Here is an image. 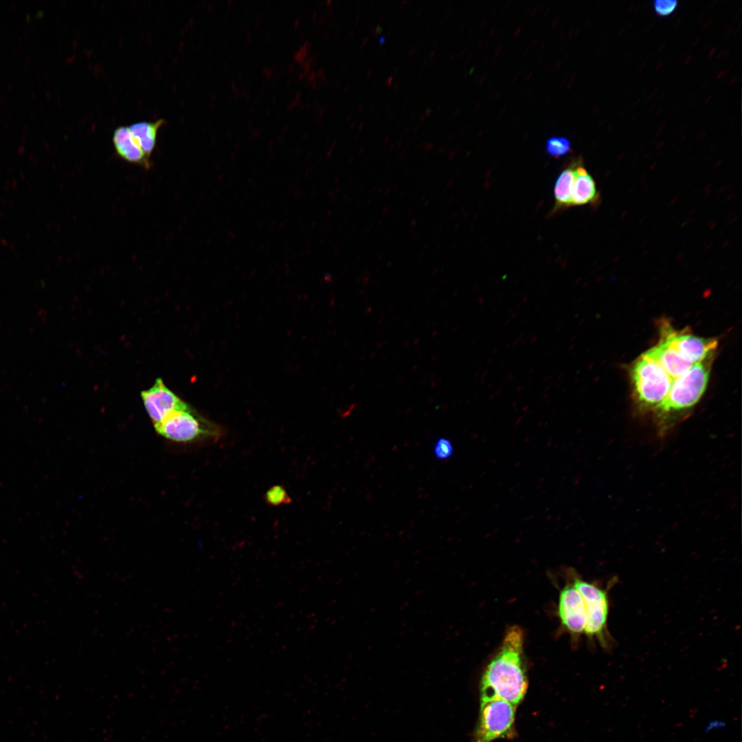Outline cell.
<instances>
[{
  "label": "cell",
  "mask_w": 742,
  "mask_h": 742,
  "mask_svg": "<svg viewBox=\"0 0 742 742\" xmlns=\"http://www.w3.org/2000/svg\"><path fill=\"white\" fill-rule=\"evenodd\" d=\"M527 688L524 633L519 627L513 626L507 630L499 649L483 672L480 699L497 698L517 706Z\"/></svg>",
  "instance_id": "6da1fadb"
},
{
  "label": "cell",
  "mask_w": 742,
  "mask_h": 742,
  "mask_svg": "<svg viewBox=\"0 0 742 742\" xmlns=\"http://www.w3.org/2000/svg\"><path fill=\"white\" fill-rule=\"evenodd\" d=\"M710 368L700 362L694 364L683 375L673 379L671 390L664 401L654 411L657 431L665 436L672 427V417L694 406L706 388Z\"/></svg>",
  "instance_id": "7a4b0ae2"
},
{
  "label": "cell",
  "mask_w": 742,
  "mask_h": 742,
  "mask_svg": "<svg viewBox=\"0 0 742 742\" xmlns=\"http://www.w3.org/2000/svg\"><path fill=\"white\" fill-rule=\"evenodd\" d=\"M569 577L584 602L587 615L585 635L589 639H596L603 649L609 650L614 644V640L607 629L609 591L617 583V577H613L605 589L594 583L583 579L573 570L569 571Z\"/></svg>",
  "instance_id": "3957f363"
},
{
  "label": "cell",
  "mask_w": 742,
  "mask_h": 742,
  "mask_svg": "<svg viewBox=\"0 0 742 742\" xmlns=\"http://www.w3.org/2000/svg\"><path fill=\"white\" fill-rule=\"evenodd\" d=\"M154 427L164 438L179 443L216 441L223 435L218 425L201 416L189 405L173 412Z\"/></svg>",
  "instance_id": "277c9868"
},
{
  "label": "cell",
  "mask_w": 742,
  "mask_h": 742,
  "mask_svg": "<svg viewBox=\"0 0 742 742\" xmlns=\"http://www.w3.org/2000/svg\"><path fill=\"white\" fill-rule=\"evenodd\" d=\"M635 396L643 409L654 410L666 398L673 379L654 359L642 354L631 370Z\"/></svg>",
  "instance_id": "5b68a950"
},
{
  "label": "cell",
  "mask_w": 742,
  "mask_h": 742,
  "mask_svg": "<svg viewBox=\"0 0 742 742\" xmlns=\"http://www.w3.org/2000/svg\"><path fill=\"white\" fill-rule=\"evenodd\" d=\"M514 705L503 699L481 700L478 724L473 742H492L513 737L515 719Z\"/></svg>",
  "instance_id": "8992f818"
},
{
  "label": "cell",
  "mask_w": 742,
  "mask_h": 742,
  "mask_svg": "<svg viewBox=\"0 0 742 742\" xmlns=\"http://www.w3.org/2000/svg\"><path fill=\"white\" fill-rule=\"evenodd\" d=\"M558 616L561 625L573 638H578L587 625V615L582 596L574 585L567 583L561 590L558 603Z\"/></svg>",
  "instance_id": "52a82bcc"
},
{
  "label": "cell",
  "mask_w": 742,
  "mask_h": 742,
  "mask_svg": "<svg viewBox=\"0 0 742 742\" xmlns=\"http://www.w3.org/2000/svg\"><path fill=\"white\" fill-rule=\"evenodd\" d=\"M141 397L154 426L161 423L173 412L188 406L164 383L161 379H157L150 388L142 391Z\"/></svg>",
  "instance_id": "ba28073f"
},
{
  "label": "cell",
  "mask_w": 742,
  "mask_h": 742,
  "mask_svg": "<svg viewBox=\"0 0 742 742\" xmlns=\"http://www.w3.org/2000/svg\"><path fill=\"white\" fill-rule=\"evenodd\" d=\"M662 337L683 359L693 364L702 362L718 345L715 339L679 333L670 326L663 329Z\"/></svg>",
  "instance_id": "9c48e42d"
},
{
  "label": "cell",
  "mask_w": 742,
  "mask_h": 742,
  "mask_svg": "<svg viewBox=\"0 0 742 742\" xmlns=\"http://www.w3.org/2000/svg\"><path fill=\"white\" fill-rule=\"evenodd\" d=\"M644 353L657 361L673 379L685 374L694 365L683 359L662 337Z\"/></svg>",
  "instance_id": "30bf717a"
},
{
  "label": "cell",
  "mask_w": 742,
  "mask_h": 742,
  "mask_svg": "<svg viewBox=\"0 0 742 742\" xmlns=\"http://www.w3.org/2000/svg\"><path fill=\"white\" fill-rule=\"evenodd\" d=\"M113 144L116 153L126 161L145 169L151 166L150 158L142 150L128 126H119L113 132Z\"/></svg>",
  "instance_id": "8fae6325"
},
{
  "label": "cell",
  "mask_w": 742,
  "mask_h": 742,
  "mask_svg": "<svg viewBox=\"0 0 742 742\" xmlns=\"http://www.w3.org/2000/svg\"><path fill=\"white\" fill-rule=\"evenodd\" d=\"M599 199V192L592 176L585 168L583 161L576 168L574 181L571 206L594 204Z\"/></svg>",
  "instance_id": "7c38bea8"
},
{
  "label": "cell",
  "mask_w": 742,
  "mask_h": 742,
  "mask_svg": "<svg viewBox=\"0 0 742 742\" xmlns=\"http://www.w3.org/2000/svg\"><path fill=\"white\" fill-rule=\"evenodd\" d=\"M582 161L581 158L572 159L556 177L554 186L555 204L552 212L571 206V193L576 168Z\"/></svg>",
  "instance_id": "4fadbf2b"
},
{
  "label": "cell",
  "mask_w": 742,
  "mask_h": 742,
  "mask_svg": "<svg viewBox=\"0 0 742 742\" xmlns=\"http://www.w3.org/2000/svg\"><path fill=\"white\" fill-rule=\"evenodd\" d=\"M165 122L164 120L160 119L156 122H140L128 126L132 136L149 158L156 146L158 131Z\"/></svg>",
  "instance_id": "5bb4252c"
},
{
  "label": "cell",
  "mask_w": 742,
  "mask_h": 742,
  "mask_svg": "<svg viewBox=\"0 0 742 742\" xmlns=\"http://www.w3.org/2000/svg\"><path fill=\"white\" fill-rule=\"evenodd\" d=\"M546 150L551 157L559 158L571 153V142L565 137H552L546 141Z\"/></svg>",
  "instance_id": "9a60e30c"
},
{
  "label": "cell",
  "mask_w": 742,
  "mask_h": 742,
  "mask_svg": "<svg viewBox=\"0 0 742 742\" xmlns=\"http://www.w3.org/2000/svg\"><path fill=\"white\" fill-rule=\"evenodd\" d=\"M264 498L267 504L273 506L289 504L292 501L286 489L281 485H275L269 488Z\"/></svg>",
  "instance_id": "2e32d148"
},
{
  "label": "cell",
  "mask_w": 742,
  "mask_h": 742,
  "mask_svg": "<svg viewBox=\"0 0 742 742\" xmlns=\"http://www.w3.org/2000/svg\"><path fill=\"white\" fill-rule=\"evenodd\" d=\"M678 7L675 0H656L653 2L655 13L659 16L665 17L673 14Z\"/></svg>",
  "instance_id": "e0dca14e"
},
{
  "label": "cell",
  "mask_w": 742,
  "mask_h": 742,
  "mask_svg": "<svg viewBox=\"0 0 742 742\" xmlns=\"http://www.w3.org/2000/svg\"><path fill=\"white\" fill-rule=\"evenodd\" d=\"M434 455L440 460L449 458L453 452V447L449 439L439 438L434 446Z\"/></svg>",
  "instance_id": "ac0fdd59"
},
{
  "label": "cell",
  "mask_w": 742,
  "mask_h": 742,
  "mask_svg": "<svg viewBox=\"0 0 742 742\" xmlns=\"http://www.w3.org/2000/svg\"><path fill=\"white\" fill-rule=\"evenodd\" d=\"M369 41V36H366L362 41L361 45L359 47V51L361 50L363 45Z\"/></svg>",
  "instance_id": "d6986e66"
},
{
  "label": "cell",
  "mask_w": 742,
  "mask_h": 742,
  "mask_svg": "<svg viewBox=\"0 0 742 742\" xmlns=\"http://www.w3.org/2000/svg\"><path fill=\"white\" fill-rule=\"evenodd\" d=\"M373 32H374V34H379V33H380V32H381V27H380L379 25H377V26H376V27L374 28V31H373Z\"/></svg>",
  "instance_id": "ffe728a7"
},
{
  "label": "cell",
  "mask_w": 742,
  "mask_h": 742,
  "mask_svg": "<svg viewBox=\"0 0 742 742\" xmlns=\"http://www.w3.org/2000/svg\"><path fill=\"white\" fill-rule=\"evenodd\" d=\"M424 113L425 116H429L432 113V109L431 108H428L425 110Z\"/></svg>",
  "instance_id": "44dd1931"
},
{
  "label": "cell",
  "mask_w": 742,
  "mask_h": 742,
  "mask_svg": "<svg viewBox=\"0 0 742 742\" xmlns=\"http://www.w3.org/2000/svg\"><path fill=\"white\" fill-rule=\"evenodd\" d=\"M392 79H393V77H392V76H390V77H389V78H387V79L386 80V81H385V85H390V84H391V82H392Z\"/></svg>",
  "instance_id": "7402d4cb"
},
{
  "label": "cell",
  "mask_w": 742,
  "mask_h": 742,
  "mask_svg": "<svg viewBox=\"0 0 742 742\" xmlns=\"http://www.w3.org/2000/svg\"><path fill=\"white\" fill-rule=\"evenodd\" d=\"M425 117V113H420V115H419L418 120H419V121L421 122V121H423Z\"/></svg>",
  "instance_id": "603a6c76"
},
{
  "label": "cell",
  "mask_w": 742,
  "mask_h": 742,
  "mask_svg": "<svg viewBox=\"0 0 742 742\" xmlns=\"http://www.w3.org/2000/svg\"><path fill=\"white\" fill-rule=\"evenodd\" d=\"M435 53H436V52H435L434 50H433V51H432V52H431L430 53V54H429V59H430V60H432V58H433V57H434V56Z\"/></svg>",
  "instance_id": "cb8c5ba5"
},
{
  "label": "cell",
  "mask_w": 742,
  "mask_h": 742,
  "mask_svg": "<svg viewBox=\"0 0 742 742\" xmlns=\"http://www.w3.org/2000/svg\"><path fill=\"white\" fill-rule=\"evenodd\" d=\"M385 36H381V37H380L379 38V43H383L385 41Z\"/></svg>",
  "instance_id": "d4e9b609"
},
{
  "label": "cell",
  "mask_w": 742,
  "mask_h": 742,
  "mask_svg": "<svg viewBox=\"0 0 742 742\" xmlns=\"http://www.w3.org/2000/svg\"><path fill=\"white\" fill-rule=\"evenodd\" d=\"M414 52V48H412V49H409V52H408V56H411V55H412V54H413Z\"/></svg>",
  "instance_id": "484cf974"
},
{
  "label": "cell",
  "mask_w": 742,
  "mask_h": 742,
  "mask_svg": "<svg viewBox=\"0 0 742 742\" xmlns=\"http://www.w3.org/2000/svg\"><path fill=\"white\" fill-rule=\"evenodd\" d=\"M372 69H370V70H369V71H368V74H367V77H368V78L370 77V76L372 75Z\"/></svg>",
  "instance_id": "4316f807"
},
{
  "label": "cell",
  "mask_w": 742,
  "mask_h": 742,
  "mask_svg": "<svg viewBox=\"0 0 742 742\" xmlns=\"http://www.w3.org/2000/svg\"><path fill=\"white\" fill-rule=\"evenodd\" d=\"M374 27H375V25H374V24L371 25L370 26V27H369V29H370V31H374V28H375Z\"/></svg>",
  "instance_id": "83f0119b"
},
{
  "label": "cell",
  "mask_w": 742,
  "mask_h": 742,
  "mask_svg": "<svg viewBox=\"0 0 742 742\" xmlns=\"http://www.w3.org/2000/svg\"><path fill=\"white\" fill-rule=\"evenodd\" d=\"M351 36H352H352H354V31H353V30H352V31H350V32H349V34H348V38H350V37H351Z\"/></svg>",
  "instance_id": "f1b7e54d"
},
{
  "label": "cell",
  "mask_w": 742,
  "mask_h": 742,
  "mask_svg": "<svg viewBox=\"0 0 742 742\" xmlns=\"http://www.w3.org/2000/svg\"><path fill=\"white\" fill-rule=\"evenodd\" d=\"M386 52H387V50L385 49H383L382 52H381L382 56H384L386 54Z\"/></svg>",
  "instance_id": "f546056e"
},
{
  "label": "cell",
  "mask_w": 742,
  "mask_h": 742,
  "mask_svg": "<svg viewBox=\"0 0 742 742\" xmlns=\"http://www.w3.org/2000/svg\"><path fill=\"white\" fill-rule=\"evenodd\" d=\"M363 126H364V124H363V122H361V124H359V130H361V128H362L363 127Z\"/></svg>",
  "instance_id": "4dcf8cb0"
},
{
  "label": "cell",
  "mask_w": 742,
  "mask_h": 742,
  "mask_svg": "<svg viewBox=\"0 0 742 742\" xmlns=\"http://www.w3.org/2000/svg\"><path fill=\"white\" fill-rule=\"evenodd\" d=\"M407 1H406V0L402 1H401V2L400 3H399V7H401V5H402L403 4V3H407Z\"/></svg>",
  "instance_id": "1f68e13d"
},
{
  "label": "cell",
  "mask_w": 742,
  "mask_h": 742,
  "mask_svg": "<svg viewBox=\"0 0 742 742\" xmlns=\"http://www.w3.org/2000/svg\"><path fill=\"white\" fill-rule=\"evenodd\" d=\"M438 38H435V39L434 40V41H433V44H434V45H436V44L437 43V42H438Z\"/></svg>",
  "instance_id": "d6a6232c"
},
{
  "label": "cell",
  "mask_w": 742,
  "mask_h": 742,
  "mask_svg": "<svg viewBox=\"0 0 742 742\" xmlns=\"http://www.w3.org/2000/svg\"><path fill=\"white\" fill-rule=\"evenodd\" d=\"M398 69H399L398 66H396L395 69H394V73L396 74L397 72V71L398 70Z\"/></svg>",
  "instance_id": "836d02e7"
},
{
  "label": "cell",
  "mask_w": 742,
  "mask_h": 742,
  "mask_svg": "<svg viewBox=\"0 0 742 742\" xmlns=\"http://www.w3.org/2000/svg\"><path fill=\"white\" fill-rule=\"evenodd\" d=\"M398 86V83L395 84L394 85V87H393V89L395 91L397 89Z\"/></svg>",
  "instance_id": "e575fe53"
},
{
  "label": "cell",
  "mask_w": 742,
  "mask_h": 742,
  "mask_svg": "<svg viewBox=\"0 0 742 742\" xmlns=\"http://www.w3.org/2000/svg\"><path fill=\"white\" fill-rule=\"evenodd\" d=\"M420 12H421V9L420 8V9H418V10H417V12H416V16H418V15L420 14Z\"/></svg>",
  "instance_id": "d590c367"
},
{
  "label": "cell",
  "mask_w": 742,
  "mask_h": 742,
  "mask_svg": "<svg viewBox=\"0 0 742 742\" xmlns=\"http://www.w3.org/2000/svg\"><path fill=\"white\" fill-rule=\"evenodd\" d=\"M375 106H376V104H372V106H371V108H370V110H371V111H372V110H373V109H374V108H375Z\"/></svg>",
  "instance_id": "8d00e7d4"
},
{
  "label": "cell",
  "mask_w": 742,
  "mask_h": 742,
  "mask_svg": "<svg viewBox=\"0 0 742 742\" xmlns=\"http://www.w3.org/2000/svg\"><path fill=\"white\" fill-rule=\"evenodd\" d=\"M362 108H363V105H362V104H361V105H360V106H359L358 109H357V110H358V111H361V109H362Z\"/></svg>",
  "instance_id": "74e56055"
},
{
  "label": "cell",
  "mask_w": 742,
  "mask_h": 742,
  "mask_svg": "<svg viewBox=\"0 0 742 742\" xmlns=\"http://www.w3.org/2000/svg\"><path fill=\"white\" fill-rule=\"evenodd\" d=\"M414 117H415V114L412 115V116L410 117V120H414Z\"/></svg>",
  "instance_id": "f35d334b"
},
{
  "label": "cell",
  "mask_w": 742,
  "mask_h": 742,
  "mask_svg": "<svg viewBox=\"0 0 742 742\" xmlns=\"http://www.w3.org/2000/svg\"><path fill=\"white\" fill-rule=\"evenodd\" d=\"M393 117H394V115H393V114H391V115H390V117H389V118H390V120H392V119H393Z\"/></svg>",
  "instance_id": "ab89813d"
},
{
  "label": "cell",
  "mask_w": 742,
  "mask_h": 742,
  "mask_svg": "<svg viewBox=\"0 0 742 742\" xmlns=\"http://www.w3.org/2000/svg\"><path fill=\"white\" fill-rule=\"evenodd\" d=\"M355 126V122H352V123L351 124H350V126H351L352 128V127H354Z\"/></svg>",
  "instance_id": "60d3db41"
},
{
  "label": "cell",
  "mask_w": 742,
  "mask_h": 742,
  "mask_svg": "<svg viewBox=\"0 0 742 742\" xmlns=\"http://www.w3.org/2000/svg\"><path fill=\"white\" fill-rule=\"evenodd\" d=\"M401 125H402V122H398V124L396 125V126H398V127H400V126H401Z\"/></svg>",
  "instance_id": "b9f144b4"
},
{
  "label": "cell",
  "mask_w": 742,
  "mask_h": 742,
  "mask_svg": "<svg viewBox=\"0 0 742 742\" xmlns=\"http://www.w3.org/2000/svg\"><path fill=\"white\" fill-rule=\"evenodd\" d=\"M418 128V125H416V126H415V128H414V131H416V130H417Z\"/></svg>",
  "instance_id": "7bdbcfd3"
},
{
  "label": "cell",
  "mask_w": 742,
  "mask_h": 742,
  "mask_svg": "<svg viewBox=\"0 0 742 742\" xmlns=\"http://www.w3.org/2000/svg\"><path fill=\"white\" fill-rule=\"evenodd\" d=\"M430 21H431L430 20L427 21V27L428 25H430Z\"/></svg>",
  "instance_id": "ee69618b"
},
{
  "label": "cell",
  "mask_w": 742,
  "mask_h": 742,
  "mask_svg": "<svg viewBox=\"0 0 742 742\" xmlns=\"http://www.w3.org/2000/svg\"><path fill=\"white\" fill-rule=\"evenodd\" d=\"M392 27H390V28H389V30H388V34H390V32H391V31H392Z\"/></svg>",
  "instance_id": "f6af8a7d"
},
{
  "label": "cell",
  "mask_w": 742,
  "mask_h": 742,
  "mask_svg": "<svg viewBox=\"0 0 742 742\" xmlns=\"http://www.w3.org/2000/svg\"><path fill=\"white\" fill-rule=\"evenodd\" d=\"M422 74H423V71H420V73L418 74V76L420 77L422 76Z\"/></svg>",
  "instance_id": "bcb514c9"
},
{
  "label": "cell",
  "mask_w": 742,
  "mask_h": 742,
  "mask_svg": "<svg viewBox=\"0 0 742 742\" xmlns=\"http://www.w3.org/2000/svg\"><path fill=\"white\" fill-rule=\"evenodd\" d=\"M348 87H349V85H347V86L345 87V90H348Z\"/></svg>",
  "instance_id": "7dc6e473"
},
{
  "label": "cell",
  "mask_w": 742,
  "mask_h": 742,
  "mask_svg": "<svg viewBox=\"0 0 742 742\" xmlns=\"http://www.w3.org/2000/svg\"><path fill=\"white\" fill-rule=\"evenodd\" d=\"M389 108H390V106H389V105H387V106H386V108H385V111H387V110L389 109Z\"/></svg>",
  "instance_id": "c3c4849f"
},
{
  "label": "cell",
  "mask_w": 742,
  "mask_h": 742,
  "mask_svg": "<svg viewBox=\"0 0 742 742\" xmlns=\"http://www.w3.org/2000/svg\"><path fill=\"white\" fill-rule=\"evenodd\" d=\"M373 86H375V82H372V87H373Z\"/></svg>",
  "instance_id": "681fc988"
},
{
  "label": "cell",
  "mask_w": 742,
  "mask_h": 742,
  "mask_svg": "<svg viewBox=\"0 0 742 742\" xmlns=\"http://www.w3.org/2000/svg\"><path fill=\"white\" fill-rule=\"evenodd\" d=\"M379 114H380V113H379V112H378V113H377L376 114V117H377L379 116Z\"/></svg>",
  "instance_id": "f907efd6"
},
{
  "label": "cell",
  "mask_w": 742,
  "mask_h": 742,
  "mask_svg": "<svg viewBox=\"0 0 742 742\" xmlns=\"http://www.w3.org/2000/svg\"><path fill=\"white\" fill-rule=\"evenodd\" d=\"M350 115H348V118H347V121H348V120H350Z\"/></svg>",
  "instance_id": "816d5d0a"
}]
</instances>
